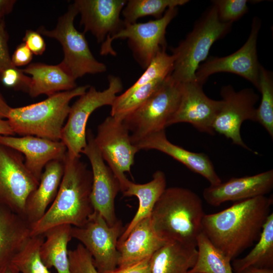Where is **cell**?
Instances as JSON below:
<instances>
[{
	"label": "cell",
	"instance_id": "obj_23",
	"mask_svg": "<svg viewBox=\"0 0 273 273\" xmlns=\"http://www.w3.org/2000/svg\"><path fill=\"white\" fill-rule=\"evenodd\" d=\"M31 225L21 215L0 205V271L27 243Z\"/></svg>",
	"mask_w": 273,
	"mask_h": 273
},
{
	"label": "cell",
	"instance_id": "obj_1",
	"mask_svg": "<svg viewBox=\"0 0 273 273\" xmlns=\"http://www.w3.org/2000/svg\"><path fill=\"white\" fill-rule=\"evenodd\" d=\"M272 198L266 196L235 202L217 213L205 214L202 231L231 260L259 239L270 212Z\"/></svg>",
	"mask_w": 273,
	"mask_h": 273
},
{
	"label": "cell",
	"instance_id": "obj_19",
	"mask_svg": "<svg viewBox=\"0 0 273 273\" xmlns=\"http://www.w3.org/2000/svg\"><path fill=\"white\" fill-rule=\"evenodd\" d=\"M0 143L20 152L26 167L38 181L47 164L53 160H63L67 152L61 141L31 135H0Z\"/></svg>",
	"mask_w": 273,
	"mask_h": 273
},
{
	"label": "cell",
	"instance_id": "obj_41",
	"mask_svg": "<svg viewBox=\"0 0 273 273\" xmlns=\"http://www.w3.org/2000/svg\"><path fill=\"white\" fill-rule=\"evenodd\" d=\"M16 2L15 0H0V22L12 11Z\"/></svg>",
	"mask_w": 273,
	"mask_h": 273
},
{
	"label": "cell",
	"instance_id": "obj_31",
	"mask_svg": "<svg viewBox=\"0 0 273 273\" xmlns=\"http://www.w3.org/2000/svg\"><path fill=\"white\" fill-rule=\"evenodd\" d=\"M44 239L43 235L31 236L13 257L11 263L20 273H51L39 254L40 247Z\"/></svg>",
	"mask_w": 273,
	"mask_h": 273
},
{
	"label": "cell",
	"instance_id": "obj_21",
	"mask_svg": "<svg viewBox=\"0 0 273 273\" xmlns=\"http://www.w3.org/2000/svg\"><path fill=\"white\" fill-rule=\"evenodd\" d=\"M168 242L155 232L151 216L138 223L127 237L117 243L118 259L117 267H124L151 257Z\"/></svg>",
	"mask_w": 273,
	"mask_h": 273
},
{
	"label": "cell",
	"instance_id": "obj_29",
	"mask_svg": "<svg viewBox=\"0 0 273 273\" xmlns=\"http://www.w3.org/2000/svg\"><path fill=\"white\" fill-rule=\"evenodd\" d=\"M197 258L188 273H235L231 260L202 231L197 239Z\"/></svg>",
	"mask_w": 273,
	"mask_h": 273
},
{
	"label": "cell",
	"instance_id": "obj_12",
	"mask_svg": "<svg viewBox=\"0 0 273 273\" xmlns=\"http://www.w3.org/2000/svg\"><path fill=\"white\" fill-rule=\"evenodd\" d=\"M94 141L104 160L119 181L122 192L128 180L125 172L130 173L135 155L139 151L131 141L127 127L123 120L108 116L99 125Z\"/></svg>",
	"mask_w": 273,
	"mask_h": 273
},
{
	"label": "cell",
	"instance_id": "obj_22",
	"mask_svg": "<svg viewBox=\"0 0 273 273\" xmlns=\"http://www.w3.org/2000/svg\"><path fill=\"white\" fill-rule=\"evenodd\" d=\"M63 160H53L47 164L37 187L27 197L23 217L30 225L43 216L55 200L64 174Z\"/></svg>",
	"mask_w": 273,
	"mask_h": 273
},
{
	"label": "cell",
	"instance_id": "obj_17",
	"mask_svg": "<svg viewBox=\"0 0 273 273\" xmlns=\"http://www.w3.org/2000/svg\"><path fill=\"white\" fill-rule=\"evenodd\" d=\"M125 0H76L84 32H90L98 43H103L124 26L120 19Z\"/></svg>",
	"mask_w": 273,
	"mask_h": 273
},
{
	"label": "cell",
	"instance_id": "obj_39",
	"mask_svg": "<svg viewBox=\"0 0 273 273\" xmlns=\"http://www.w3.org/2000/svg\"><path fill=\"white\" fill-rule=\"evenodd\" d=\"M151 257L128 266L116 267L113 269L101 273H152L150 263Z\"/></svg>",
	"mask_w": 273,
	"mask_h": 273
},
{
	"label": "cell",
	"instance_id": "obj_42",
	"mask_svg": "<svg viewBox=\"0 0 273 273\" xmlns=\"http://www.w3.org/2000/svg\"><path fill=\"white\" fill-rule=\"evenodd\" d=\"M15 135L13 130L9 121L6 119L0 118V135Z\"/></svg>",
	"mask_w": 273,
	"mask_h": 273
},
{
	"label": "cell",
	"instance_id": "obj_24",
	"mask_svg": "<svg viewBox=\"0 0 273 273\" xmlns=\"http://www.w3.org/2000/svg\"><path fill=\"white\" fill-rule=\"evenodd\" d=\"M22 70L31 76L28 93L33 98L42 94L49 97L77 87L76 80L60 63H30Z\"/></svg>",
	"mask_w": 273,
	"mask_h": 273
},
{
	"label": "cell",
	"instance_id": "obj_11",
	"mask_svg": "<svg viewBox=\"0 0 273 273\" xmlns=\"http://www.w3.org/2000/svg\"><path fill=\"white\" fill-rule=\"evenodd\" d=\"M38 183L26 167L23 155L0 143V205L23 217L27 197Z\"/></svg>",
	"mask_w": 273,
	"mask_h": 273
},
{
	"label": "cell",
	"instance_id": "obj_6",
	"mask_svg": "<svg viewBox=\"0 0 273 273\" xmlns=\"http://www.w3.org/2000/svg\"><path fill=\"white\" fill-rule=\"evenodd\" d=\"M78 14L73 3L59 18L54 29L49 30L41 26L37 30L41 35L60 43L64 53L60 64L75 80L86 74H98L107 70L106 65L98 61L93 55L84 33L75 27L74 20Z\"/></svg>",
	"mask_w": 273,
	"mask_h": 273
},
{
	"label": "cell",
	"instance_id": "obj_34",
	"mask_svg": "<svg viewBox=\"0 0 273 273\" xmlns=\"http://www.w3.org/2000/svg\"><path fill=\"white\" fill-rule=\"evenodd\" d=\"M219 19L232 23L245 15L248 10L246 0H215L212 1Z\"/></svg>",
	"mask_w": 273,
	"mask_h": 273
},
{
	"label": "cell",
	"instance_id": "obj_33",
	"mask_svg": "<svg viewBox=\"0 0 273 273\" xmlns=\"http://www.w3.org/2000/svg\"><path fill=\"white\" fill-rule=\"evenodd\" d=\"M174 59L166 50L159 52L136 81L123 93L128 94L140 86L158 79H165L171 73Z\"/></svg>",
	"mask_w": 273,
	"mask_h": 273
},
{
	"label": "cell",
	"instance_id": "obj_7",
	"mask_svg": "<svg viewBox=\"0 0 273 273\" xmlns=\"http://www.w3.org/2000/svg\"><path fill=\"white\" fill-rule=\"evenodd\" d=\"M181 90V83L168 76L156 92L123 119L133 145L149 134L165 130L177 108Z\"/></svg>",
	"mask_w": 273,
	"mask_h": 273
},
{
	"label": "cell",
	"instance_id": "obj_16",
	"mask_svg": "<svg viewBox=\"0 0 273 273\" xmlns=\"http://www.w3.org/2000/svg\"><path fill=\"white\" fill-rule=\"evenodd\" d=\"M202 84L197 81L181 83L180 101L167 126L180 122L189 123L200 132L213 135L212 125L222 101L208 98Z\"/></svg>",
	"mask_w": 273,
	"mask_h": 273
},
{
	"label": "cell",
	"instance_id": "obj_8",
	"mask_svg": "<svg viewBox=\"0 0 273 273\" xmlns=\"http://www.w3.org/2000/svg\"><path fill=\"white\" fill-rule=\"evenodd\" d=\"M177 11V7L170 8L159 19L124 25L121 30L102 43L100 54L115 56L116 53L112 47V41L116 39H127L134 58L145 69L159 52L166 50V29L176 16Z\"/></svg>",
	"mask_w": 273,
	"mask_h": 273
},
{
	"label": "cell",
	"instance_id": "obj_9",
	"mask_svg": "<svg viewBox=\"0 0 273 273\" xmlns=\"http://www.w3.org/2000/svg\"><path fill=\"white\" fill-rule=\"evenodd\" d=\"M107 89L100 91L90 86L86 92L70 107L67 121L62 130L61 141L65 145L67 153L72 157H80L86 147V124L91 114L103 106H111L116 94L123 88L121 79L110 75Z\"/></svg>",
	"mask_w": 273,
	"mask_h": 273
},
{
	"label": "cell",
	"instance_id": "obj_37",
	"mask_svg": "<svg viewBox=\"0 0 273 273\" xmlns=\"http://www.w3.org/2000/svg\"><path fill=\"white\" fill-rule=\"evenodd\" d=\"M9 35L5 19L0 22V72L14 66L11 61L8 48Z\"/></svg>",
	"mask_w": 273,
	"mask_h": 273
},
{
	"label": "cell",
	"instance_id": "obj_14",
	"mask_svg": "<svg viewBox=\"0 0 273 273\" xmlns=\"http://www.w3.org/2000/svg\"><path fill=\"white\" fill-rule=\"evenodd\" d=\"M260 25L259 19L254 18L250 35L240 49L225 57H211L201 64L195 73L197 82L203 85L214 73L229 72L242 76L257 88L261 65L258 60L256 44Z\"/></svg>",
	"mask_w": 273,
	"mask_h": 273
},
{
	"label": "cell",
	"instance_id": "obj_25",
	"mask_svg": "<svg viewBox=\"0 0 273 273\" xmlns=\"http://www.w3.org/2000/svg\"><path fill=\"white\" fill-rule=\"evenodd\" d=\"M166 188L165 173L156 171L152 179L146 184L134 183L128 179L122 191L123 196H135L139 200V207L132 220L124 229L117 243L124 241L132 229L141 221L150 217L154 207Z\"/></svg>",
	"mask_w": 273,
	"mask_h": 273
},
{
	"label": "cell",
	"instance_id": "obj_43",
	"mask_svg": "<svg viewBox=\"0 0 273 273\" xmlns=\"http://www.w3.org/2000/svg\"><path fill=\"white\" fill-rule=\"evenodd\" d=\"M11 107L0 93V118L7 119Z\"/></svg>",
	"mask_w": 273,
	"mask_h": 273
},
{
	"label": "cell",
	"instance_id": "obj_36",
	"mask_svg": "<svg viewBox=\"0 0 273 273\" xmlns=\"http://www.w3.org/2000/svg\"><path fill=\"white\" fill-rule=\"evenodd\" d=\"M0 81L7 87L28 93L31 77L25 74L22 69L12 66L0 72Z\"/></svg>",
	"mask_w": 273,
	"mask_h": 273
},
{
	"label": "cell",
	"instance_id": "obj_20",
	"mask_svg": "<svg viewBox=\"0 0 273 273\" xmlns=\"http://www.w3.org/2000/svg\"><path fill=\"white\" fill-rule=\"evenodd\" d=\"M134 145L139 151L153 149L168 155L190 170L203 176L210 185H216L222 181L206 154L191 152L172 144L167 139L165 130L149 134Z\"/></svg>",
	"mask_w": 273,
	"mask_h": 273
},
{
	"label": "cell",
	"instance_id": "obj_30",
	"mask_svg": "<svg viewBox=\"0 0 273 273\" xmlns=\"http://www.w3.org/2000/svg\"><path fill=\"white\" fill-rule=\"evenodd\" d=\"M189 2L188 0L127 1L122 11L123 21L126 25L135 23L138 19L145 16L159 19L168 9L178 7Z\"/></svg>",
	"mask_w": 273,
	"mask_h": 273
},
{
	"label": "cell",
	"instance_id": "obj_26",
	"mask_svg": "<svg viewBox=\"0 0 273 273\" xmlns=\"http://www.w3.org/2000/svg\"><path fill=\"white\" fill-rule=\"evenodd\" d=\"M197 247L168 242L150 257L152 273H188L197 258Z\"/></svg>",
	"mask_w": 273,
	"mask_h": 273
},
{
	"label": "cell",
	"instance_id": "obj_5",
	"mask_svg": "<svg viewBox=\"0 0 273 273\" xmlns=\"http://www.w3.org/2000/svg\"><path fill=\"white\" fill-rule=\"evenodd\" d=\"M231 25L219 19L214 5L209 8L185 39L172 49L174 61L169 77L179 83L197 81L195 73L199 65L207 58L212 45L230 31Z\"/></svg>",
	"mask_w": 273,
	"mask_h": 273
},
{
	"label": "cell",
	"instance_id": "obj_32",
	"mask_svg": "<svg viewBox=\"0 0 273 273\" xmlns=\"http://www.w3.org/2000/svg\"><path fill=\"white\" fill-rule=\"evenodd\" d=\"M271 72L261 66L258 86L261 98L256 111V122H259L273 138V80Z\"/></svg>",
	"mask_w": 273,
	"mask_h": 273
},
{
	"label": "cell",
	"instance_id": "obj_40",
	"mask_svg": "<svg viewBox=\"0 0 273 273\" xmlns=\"http://www.w3.org/2000/svg\"><path fill=\"white\" fill-rule=\"evenodd\" d=\"M33 55L26 45L22 42L16 47L11 56L12 64L16 67L28 65L32 59Z\"/></svg>",
	"mask_w": 273,
	"mask_h": 273
},
{
	"label": "cell",
	"instance_id": "obj_27",
	"mask_svg": "<svg viewBox=\"0 0 273 273\" xmlns=\"http://www.w3.org/2000/svg\"><path fill=\"white\" fill-rule=\"evenodd\" d=\"M72 226L62 224L53 227L43 234L39 254L48 268L54 267L57 273H70L68 244L72 239Z\"/></svg>",
	"mask_w": 273,
	"mask_h": 273
},
{
	"label": "cell",
	"instance_id": "obj_28",
	"mask_svg": "<svg viewBox=\"0 0 273 273\" xmlns=\"http://www.w3.org/2000/svg\"><path fill=\"white\" fill-rule=\"evenodd\" d=\"M273 268V213L268 216L254 248L244 257L236 258L233 269L236 273L249 267Z\"/></svg>",
	"mask_w": 273,
	"mask_h": 273
},
{
	"label": "cell",
	"instance_id": "obj_15",
	"mask_svg": "<svg viewBox=\"0 0 273 273\" xmlns=\"http://www.w3.org/2000/svg\"><path fill=\"white\" fill-rule=\"evenodd\" d=\"M90 129L86 130V147L81 153L88 159L93 175L91 201L94 210L98 212L110 226L118 220L115 210V199L121 187L119 181L105 162Z\"/></svg>",
	"mask_w": 273,
	"mask_h": 273
},
{
	"label": "cell",
	"instance_id": "obj_3",
	"mask_svg": "<svg viewBox=\"0 0 273 273\" xmlns=\"http://www.w3.org/2000/svg\"><path fill=\"white\" fill-rule=\"evenodd\" d=\"M200 197L181 187L166 188L156 203L151 219L156 234L167 242L197 247L205 215Z\"/></svg>",
	"mask_w": 273,
	"mask_h": 273
},
{
	"label": "cell",
	"instance_id": "obj_18",
	"mask_svg": "<svg viewBox=\"0 0 273 273\" xmlns=\"http://www.w3.org/2000/svg\"><path fill=\"white\" fill-rule=\"evenodd\" d=\"M273 188V169L255 175L232 177L216 185H210L203 191L205 201L216 207L228 201H239L265 196Z\"/></svg>",
	"mask_w": 273,
	"mask_h": 273
},
{
	"label": "cell",
	"instance_id": "obj_38",
	"mask_svg": "<svg viewBox=\"0 0 273 273\" xmlns=\"http://www.w3.org/2000/svg\"><path fill=\"white\" fill-rule=\"evenodd\" d=\"M24 42L33 55H42L46 49V44L41 34L37 31L26 30L23 38Z\"/></svg>",
	"mask_w": 273,
	"mask_h": 273
},
{
	"label": "cell",
	"instance_id": "obj_45",
	"mask_svg": "<svg viewBox=\"0 0 273 273\" xmlns=\"http://www.w3.org/2000/svg\"><path fill=\"white\" fill-rule=\"evenodd\" d=\"M0 273H20L15 266L11 263L5 266L1 271Z\"/></svg>",
	"mask_w": 273,
	"mask_h": 273
},
{
	"label": "cell",
	"instance_id": "obj_44",
	"mask_svg": "<svg viewBox=\"0 0 273 273\" xmlns=\"http://www.w3.org/2000/svg\"><path fill=\"white\" fill-rule=\"evenodd\" d=\"M236 273H273V268L249 267Z\"/></svg>",
	"mask_w": 273,
	"mask_h": 273
},
{
	"label": "cell",
	"instance_id": "obj_2",
	"mask_svg": "<svg viewBox=\"0 0 273 273\" xmlns=\"http://www.w3.org/2000/svg\"><path fill=\"white\" fill-rule=\"evenodd\" d=\"M80 158L66 152L57 195L43 216L31 225V236L43 235L49 229L62 224L81 226L93 212L92 172Z\"/></svg>",
	"mask_w": 273,
	"mask_h": 273
},
{
	"label": "cell",
	"instance_id": "obj_10",
	"mask_svg": "<svg viewBox=\"0 0 273 273\" xmlns=\"http://www.w3.org/2000/svg\"><path fill=\"white\" fill-rule=\"evenodd\" d=\"M124 230L120 220L110 226L98 212L94 210L83 225L72 227L71 236L89 253L95 267L101 273L117 266V244Z\"/></svg>",
	"mask_w": 273,
	"mask_h": 273
},
{
	"label": "cell",
	"instance_id": "obj_35",
	"mask_svg": "<svg viewBox=\"0 0 273 273\" xmlns=\"http://www.w3.org/2000/svg\"><path fill=\"white\" fill-rule=\"evenodd\" d=\"M70 273H100L95 267L93 258L84 247L79 243L68 251Z\"/></svg>",
	"mask_w": 273,
	"mask_h": 273
},
{
	"label": "cell",
	"instance_id": "obj_13",
	"mask_svg": "<svg viewBox=\"0 0 273 273\" xmlns=\"http://www.w3.org/2000/svg\"><path fill=\"white\" fill-rule=\"evenodd\" d=\"M222 105L213 123L216 132L231 139L235 145L249 151L240 134L241 126L246 120L256 122L255 105L259 97L251 88L236 91L231 85L223 86L220 91Z\"/></svg>",
	"mask_w": 273,
	"mask_h": 273
},
{
	"label": "cell",
	"instance_id": "obj_4",
	"mask_svg": "<svg viewBox=\"0 0 273 273\" xmlns=\"http://www.w3.org/2000/svg\"><path fill=\"white\" fill-rule=\"evenodd\" d=\"M89 86H77L57 93L36 103L11 107L7 119L15 134L60 141L64 122L70 111V101L84 94Z\"/></svg>",
	"mask_w": 273,
	"mask_h": 273
}]
</instances>
